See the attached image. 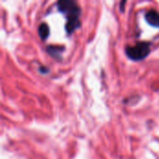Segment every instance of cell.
<instances>
[{
	"label": "cell",
	"mask_w": 159,
	"mask_h": 159,
	"mask_svg": "<svg viewBox=\"0 0 159 159\" xmlns=\"http://www.w3.org/2000/svg\"><path fill=\"white\" fill-rule=\"evenodd\" d=\"M128 57L133 61H140L146 58L150 53V44L147 42H139L135 46L126 48Z\"/></svg>",
	"instance_id": "7a4b0ae2"
},
{
	"label": "cell",
	"mask_w": 159,
	"mask_h": 159,
	"mask_svg": "<svg viewBox=\"0 0 159 159\" xmlns=\"http://www.w3.org/2000/svg\"><path fill=\"white\" fill-rule=\"evenodd\" d=\"M145 20L150 25L159 28V13L155 9H151L148 12H146Z\"/></svg>",
	"instance_id": "3957f363"
},
{
	"label": "cell",
	"mask_w": 159,
	"mask_h": 159,
	"mask_svg": "<svg viewBox=\"0 0 159 159\" xmlns=\"http://www.w3.org/2000/svg\"><path fill=\"white\" fill-rule=\"evenodd\" d=\"M47 49H48V52L51 56L59 58L60 53H61V51L62 49H64V48H63V47H60V46H50V47H48Z\"/></svg>",
	"instance_id": "5b68a950"
},
{
	"label": "cell",
	"mask_w": 159,
	"mask_h": 159,
	"mask_svg": "<svg viewBox=\"0 0 159 159\" xmlns=\"http://www.w3.org/2000/svg\"><path fill=\"white\" fill-rule=\"evenodd\" d=\"M58 8L61 12L64 13L67 17V23L65 25L66 32L71 34L76 28L80 26L79 14L80 8L75 1L71 0H61L57 3Z\"/></svg>",
	"instance_id": "6da1fadb"
},
{
	"label": "cell",
	"mask_w": 159,
	"mask_h": 159,
	"mask_svg": "<svg viewBox=\"0 0 159 159\" xmlns=\"http://www.w3.org/2000/svg\"><path fill=\"white\" fill-rule=\"evenodd\" d=\"M38 34L42 40H46L49 35V27L47 23H41L38 27Z\"/></svg>",
	"instance_id": "277c9868"
}]
</instances>
